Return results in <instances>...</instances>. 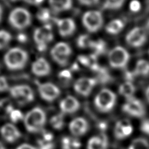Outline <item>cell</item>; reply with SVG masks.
Returning a JSON list of instances; mask_svg holds the SVG:
<instances>
[{"label": "cell", "mask_w": 149, "mask_h": 149, "mask_svg": "<svg viewBox=\"0 0 149 149\" xmlns=\"http://www.w3.org/2000/svg\"><path fill=\"white\" fill-rule=\"evenodd\" d=\"M81 146V143L76 139L65 137L62 140L63 149H78Z\"/></svg>", "instance_id": "d4e9b609"}, {"label": "cell", "mask_w": 149, "mask_h": 149, "mask_svg": "<svg viewBox=\"0 0 149 149\" xmlns=\"http://www.w3.org/2000/svg\"><path fill=\"white\" fill-rule=\"evenodd\" d=\"M141 130L145 134L149 135V119H145L141 122Z\"/></svg>", "instance_id": "d590c367"}, {"label": "cell", "mask_w": 149, "mask_h": 149, "mask_svg": "<svg viewBox=\"0 0 149 149\" xmlns=\"http://www.w3.org/2000/svg\"><path fill=\"white\" fill-rule=\"evenodd\" d=\"M135 75L146 76L149 74V62L144 59L137 61L135 68Z\"/></svg>", "instance_id": "cb8c5ba5"}, {"label": "cell", "mask_w": 149, "mask_h": 149, "mask_svg": "<svg viewBox=\"0 0 149 149\" xmlns=\"http://www.w3.org/2000/svg\"><path fill=\"white\" fill-rule=\"evenodd\" d=\"M24 125L29 132L36 133L43 129L46 122V115L43 110L36 107L27 112L24 118Z\"/></svg>", "instance_id": "7a4b0ae2"}, {"label": "cell", "mask_w": 149, "mask_h": 149, "mask_svg": "<svg viewBox=\"0 0 149 149\" xmlns=\"http://www.w3.org/2000/svg\"><path fill=\"white\" fill-rule=\"evenodd\" d=\"M80 104L78 100L72 96H68L60 102V109L65 114H73L79 109Z\"/></svg>", "instance_id": "ac0fdd59"}, {"label": "cell", "mask_w": 149, "mask_h": 149, "mask_svg": "<svg viewBox=\"0 0 149 149\" xmlns=\"http://www.w3.org/2000/svg\"><path fill=\"white\" fill-rule=\"evenodd\" d=\"M128 149H149V143L144 138L135 139L131 143Z\"/></svg>", "instance_id": "484cf974"}, {"label": "cell", "mask_w": 149, "mask_h": 149, "mask_svg": "<svg viewBox=\"0 0 149 149\" xmlns=\"http://www.w3.org/2000/svg\"><path fill=\"white\" fill-rule=\"evenodd\" d=\"M82 22L89 32H96L103 24V17L98 11H89L83 15Z\"/></svg>", "instance_id": "ba28073f"}, {"label": "cell", "mask_w": 149, "mask_h": 149, "mask_svg": "<svg viewBox=\"0 0 149 149\" xmlns=\"http://www.w3.org/2000/svg\"><path fill=\"white\" fill-rule=\"evenodd\" d=\"M93 41L87 35H81L77 40V44L81 48L91 47Z\"/></svg>", "instance_id": "4dcf8cb0"}, {"label": "cell", "mask_w": 149, "mask_h": 149, "mask_svg": "<svg viewBox=\"0 0 149 149\" xmlns=\"http://www.w3.org/2000/svg\"><path fill=\"white\" fill-rule=\"evenodd\" d=\"M79 2L84 6H94L99 1V0H78Z\"/></svg>", "instance_id": "74e56055"}, {"label": "cell", "mask_w": 149, "mask_h": 149, "mask_svg": "<svg viewBox=\"0 0 149 149\" xmlns=\"http://www.w3.org/2000/svg\"><path fill=\"white\" fill-rule=\"evenodd\" d=\"M148 52H149V51H148Z\"/></svg>", "instance_id": "c3c4849f"}, {"label": "cell", "mask_w": 149, "mask_h": 149, "mask_svg": "<svg viewBox=\"0 0 149 149\" xmlns=\"http://www.w3.org/2000/svg\"><path fill=\"white\" fill-rule=\"evenodd\" d=\"M147 40L145 30L141 27H135L127 33L125 37L127 43L132 47H140Z\"/></svg>", "instance_id": "8fae6325"}, {"label": "cell", "mask_w": 149, "mask_h": 149, "mask_svg": "<svg viewBox=\"0 0 149 149\" xmlns=\"http://www.w3.org/2000/svg\"><path fill=\"white\" fill-rule=\"evenodd\" d=\"M135 91V87L132 81H125L119 87V93L127 99L133 97Z\"/></svg>", "instance_id": "603a6c76"}, {"label": "cell", "mask_w": 149, "mask_h": 149, "mask_svg": "<svg viewBox=\"0 0 149 149\" xmlns=\"http://www.w3.org/2000/svg\"><path fill=\"white\" fill-rule=\"evenodd\" d=\"M106 43H104L103 40H99L98 41H93L91 48L93 49V50L95 51V55H101L102 53H104L106 51Z\"/></svg>", "instance_id": "f1b7e54d"}, {"label": "cell", "mask_w": 149, "mask_h": 149, "mask_svg": "<svg viewBox=\"0 0 149 149\" xmlns=\"http://www.w3.org/2000/svg\"><path fill=\"white\" fill-rule=\"evenodd\" d=\"M97 80L92 78H84L77 79L74 85V88L76 93L84 97H87L91 94L95 86H96Z\"/></svg>", "instance_id": "7c38bea8"}, {"label": "cell", "mask_w": 149, "mask_h": 149, "mask_svg": "<svg viewBox=\"0 0 149 149\" xmlns=\"http://www.w3.org/2000/svg\"><path fill=\"white\" fill-rule=\"evenodd\" d=\"M89 129V124L84 118L78 117L74 119L69 124V130L75 136L84 135Z\"/></svg>", "instance_id": "9a60e30c"}, {"label": "cell", "mask_w": 149, "mask_h": 149, "mask_svg": "<svg viewBox=\"0 0 149 149\" xmlns=\"http://www.w3.org/2000/svg\"><path fill=\"white\" fill-rule=\"evenodd\" d=\"M25 2H26L27 3L29 4H32V5H40L42 3H43V1L44 0H24Z\"/></svg>", "instance_id": "ab89813d"}, {"label": "cell", "mask_w": 149, "mask_h": 149, "mask_svg": "<svg viewBox=\"0 0 149 149\" xmlns=\"http://www.w3.org/2000/svg\"><path fill=\"white\" fill-rule=\"evenodd\" d=\"M145 95H146V99H147V101L149 102V86L147 87V89H146Z\"/></svg>", "instance_id": "7bdbcfd3"}, {"label": "cell", "mask_w": 149, "mask_h": 149, "mask_svg": "<svg viewBox=\"0 0 149 149\" xmlns=\"http://www.w3.org/2000/svg\"><path fill=\"white\" fill-rule=\"evenodd\" d=\"M37 18L38 20H40V21L43 22H47L51 18L50 10L45 8L40 9L37 13Z\"/></svg>", "instance_id": "1f68e13d"}, {"label": "cell", "mask_w": 149, "mask_h": 149, "mask_svg": "<svg viewBox=\"0 0 149 149\" xmlns=\"http://www.w3.org/2000/svg\"><path fill=\"white\" fill-rule=\"evenodd\" d=\"M28 61V53L19 47L11 49L4 56V63L11 70H21L26 65Z\"/></svg>", "instance_id": "6da1fadb"}, {"label": "cell", "mask_w": 149, "mask_h": 149, "mask_svg": "<svg viewBox=\"0 0 149 149\" xmlns=\"http://www.w3.org/2000/svg\"><path fill=\"white\" fill-rule=\"evenodd\" d=\"M49 3L54 11H68L72 6V0H49Z\"/></svg>", "instance_id": "44dd1931"}, {"label": "cell", "mask_w": 149, "mask_h": 149, "mask_svg": "<svg viewBox=\"0 0 149 149\" xmlns=\"http://www.w3.org/2000/svg\"><path fill=\"white\" fill-rule=\"evenodd\" d=\"M124 22L120 19H114L110 21L106 26V31L110 34L115 35L119 34L124 28Z\"/></svg>", "instance_id": "7402d4cb"}, {"label": "cell", "mask_w": 149, "mask_h": 149, "mask_svg": "<svg viewBox=\"0 0 149 149\" xmlns=\"http://www.w3.org/2000/svg\"><path fill=\"white\" fill-rule=\"evenodd\" d=\"M148 27H149V22L148 23Z\"/></svg>", "instance_id": "7dc6e473"}, {"label": "cell", "mask_w": 149, "mask_h": 149, "mask_svg": "<svg viewBox=\"0 0 149 149\" xmlns=\"http://www.w3.org/2000/svg\"><path fill=\"white\" fill-rule=\"evenodd\" d=\"M125 0H105L104 7L107 9H118L122 7Z\"/></svg>", "instance_id": "f546056e"}, {"label": "cell", "mask_w": 149, "mask_h": 149, "mask_svg": "<svg viewBox=\"0 0 149 149\" xmlns=\"http://www.w3.org/2000/svg\"><path fill=\"white\" fill-rule=\"evenodd\" d=\"M50 124L55 130H60L65 125V120L62 114L55 115L51 118Z\"/></svg>", "instance_id": "83f0119b"}, {"label": "cell", "mask_w": 149, "mask_h": 149, "mask_svg": "<svg viewBox=\"0 0 149 149\" xmlns=\"http://www.w3.org/2000/svg\"><path fill=\"white\" fill-rule=\"evenodd\" d=\"M32 72L38 77L46 76L51 72V66L46 59L39 58L32 63Z\"/></svg>", "instance_id": "e0dca14e"}, {"label": "cell", "mask_w": 149, "mask_h": 149, "mask_svg": "<svg viewBox=\"0 0 149 149\" xmlns=\"http://www.w3.org/2000/svg\"><path fill=\"white\" fill-rule=\"evenodd\" d=\"M12 1H18V0H12Z\"/></svg>", "instance_id": "bcb514c9"}, {"label": "cell", "mask_w": 149, "mask_h": 149, "mask_svg": "<svg viewBox=\"0 0 149 149\" xmlns=\"http://www.w3.org/2000/svg\"><path fill=\"white\" fill-rule=\"evenodd\" d=\"M27 40L26 36L24 34H19V36H18V40L19 41V42H24L26 40Z\"/></svg>", "instance_id": "b9f144b4"}, {"label": "cell", "mask_w": 149, "mask_h": 149, "mask_svg": "<svg viewBox=\"0 0 149 149\" xmlns=\"http://www.w3.org/2000/svg\"><path fill=\"white\" fill-rule=\"evenodd\" d=\"M108 143L107 137L102 133L89 139L87 144V149H107Z\"/></svg>", "instance_id": "ffe728a7"}, {"label": "cell", "mask_w": 149, "mask_h": 149, "mask_svg": "<svg viewBox=\"0 0 149 149\" xmlns=\"http://www.w3.org/2000/svg\"><path fill=\"white\" fill-rule=\"evenodd\" d=\"M0 149H6L5 146L1 142H0Z\"/></svg>", "instance_id": "f6af8a7d"}, {"label": "cell", "mask_w": 149, "mask_h": 149, "mask_svg": "<svg viewBox=\"0 0 149 149\" xmlns=\"http://www.w3.org/2000/svg\"><path fill=\"white\" fill-rule=\"evenodd\" d=\"M9 89V84L6 77L0 76V93L7 91Z\"/></svg>", "instance_id": "836d02e7"}, {"label": "cell", "mask_w": 149, "mask_h": 149, "mask_svg": "<svg viewBox=\"0 0 149 149\" xmlns=\"http://www.w3.org/2000/svg\"><path fill=\"white\" fill-rule=\"evenodd\" d=\"M60 77L64 79H68L71 78V72L68 70H64L61 72L60 74Z\"/></svg>", "instance_id": "f35d334b"}, {"label": "cell", "mask_w": 149, "mask_h": 149, "mask_svg": "<svg viewBox=\"0 0 149 149\" xmlns=\"http://www.w3.org/2000/svg\"><path fill=\"white\" fill-rule=\"evenodd\" d=\"M117 97L114 92L108 89H102L95 98L94 103L101 112H109L114 109L116 103Z\"/></svg>", "instance_id": "3957f363"}, {"label": "cell", "mask_w": 149, "mask_h": 149, "mask_svg": "<svg viewBox=\"0 0 149 149\" xmlns=\"http://www.w3.org/2000/svg\"><path fill=\"white\" fill-rule=\"evenodd\" d=\"M2 16H3V9H2V7L0 5V22H1V19H2Z\"/></svg>", "instance_id": "ee69618b"}, {"label": "cell", "mask_w": 149, "mask_h": 149, "mask_svg": "<svg viewBox=\"0 0 149 149\" xmlns=\"http://www.w3.org/2000/svg\"><path fill=\"white\" fill-rule=\"evenodd\" d=\"M38 91L42 98L47 102H53L58 98L61 90L56 85L52 83L41 84L38 86Z\"/></svg>", "instance_id": "4fadbf2b"}, {"label": "cell", "mask_w": 149, "mask_h": 149, "mask_svg": "<svg viewBox=\"0 0 149 149\" xmlns=\"http://www.w3.org/2000/svg\"><path fill=\"white\" fill-rule=\"evenodd\" d=\"M39 145V149H53L54 144L52 142L43 141L42 139L38 141Z\"/></svg>", "instance_id": "e575fe53"}, {"label": "cell", "mask_w": 149, "mask_h": 149, "mask_svg": "<svg viewBox=\"0 0 149 149\" xmlns=\"http://www.w3.org/2000/svg\"><path fill=\"white\" fill-rule=\"evenodd\" d=\"M122 109L125 113L135 118H142L146 114L145 105L140 100L134 97L127 99Z\"/></svg>", "instance_id": "30bf717a"}, {"label": "cell", "mask_w": 149, "mask_h": 149, "mask_svg": "<svg viewBox=\"0 0 149 149\" xmlns=\"http://www.w3.org/2000/svg\"><path fill=\"white\" fill-rule=\"evenodd\" d=\"M12 40L11 34L6 30H0V50L7 47Z\"/></svg>", "instance_id": "4316f807"}, {"label": "cell", "mask_w": 149, "mask_h": 149, "mask_svg": "<svg viewBox=\"0 0 149 149\" xmlns=\"http://www.w3.org/2000/svg\"><path fill=\"white\" fill-rule=\"evenodd\" d=\"M141 8V4L138 1H136V0H134V1H132L130 3V9L133 12H137Z\"/></svg>", "instance_id": "8d00e7d4"}, {"label": "cell", "mask_w": 149, "mask_h": 149, "mask_svg": "<svg viewBox=\"0 0 149 149\" xmlns=\"http://www.w3.org/2000/svg\"><path fill=\"white\" fill-rule=\"evenodd\" d=\"M9 113L10 115V118H11V121L13 123H17L24 118V115L19 110L13 109Z\"/></svg>", "instance_id": "d6a6232c"}, {"label": "cell", "mask_w": 149, "mask_h": 149, "mask_svg": "<svg viewBox=\"0 0 149 149\" xmlns=\"http://www.w3.org/2000/svg\"><path fill=\"white\" fill-rule=\"evenodd\" d=\"M52 28L49 24H45L37 28L34 33V39L40 51H45L47 45L53 40Z\"/></svg>", "instance_id": "8992f818"}, {"label": "cell", "mask_w": 149, "mask_h": 149, "mask_svg": "<svg viewBox=\"0 0 149 149\" xmlns=\"http://www.w3.org/2000/svg\"><path fill=\"white\" fill-rule=\"evenodd\" d=\"M17 149H38L34 146H33L28 144H22L20 146H19Z\"/></svg>", "instance_id": "60d3db41"}, {"label": "cell", "mask_w": 149, "mask_h": 149, "mask_svg": "<svg viewBox=\"0 0 149 149\" xmlns=\"http://www.w3.org/2000/svg\"><path fill=\"white\" fill-rule=\"evenodd\" d=\"M130 55L128 51L121 46L113 48L109 54L110 65L114 68H124L130 61Z\"/></svg>", "instance_id": "5b68a950"}, {"label": "cell", "mask_w": 149, "mask_h": 149, "mask_svg": "<svg viewBox=\"0 0 149 149\" xmlns=\"http://www.w3.org/2000/svg\"><path fill=\"white\" fill-rule=\"evenodd\" d=\"M9 22L13 27L17 30H23L29 26L32 22L30 13L22 7L13 10L9 17Z\"/></svg>", "instance_id": "277c9868"}, {"label": "cell", "mask_w": 149, "mask_h": 149, "mask_svg": "<svg viewBox=\"0 0 149 149\" xmlns=\"http://www.w3.org/2000/svg\"><path fill=\"white\" fill-rule=\"evenodd\" d=\"M133 132V126L127 120H122L117 122L114 128V135L118 139H124Z\"/></svg>", "instance_id": "2e32d148"}, {"label": "cell", "mask_w": 149, "mask_h": 149, "mask_svg": "<svg viewBox=\"0 0 149 149\" xmlns=\"http://www.w3.org/2000/svg\"><path fill=\"white\" fill-rule=\"evenodd\" d=\"M59 34L63 37H68L72 35L76 31V26L74 20L69 18L56 20Z\"/></svg>", "instance_id": "5bb4252c"}, {"label": "cell", "mask_w": 149, "mask_h": 149, "mask_svg": "<svg viewBox=\"0 0 149 149\" xmlns=\"http://www.w3.org/2000/svg\"><path fill=\"white\" fill-rule=\"evenodd\" d=\"M1 134L7 142L14 143L21 137L19 130L11 124H5L1 129Z\"/></svg>", "instance_id": "d6986e66"}, {"label": "cell", "mask_w": 149, "mask_h": 149, "mask_svg": "<svg viewBox=\"0 0 149 149\" xmlns=\"http://www.w3.org/2000/svg\"><path fill=\"white\" fill-rule=\"evenodd\" d=\"M72 55V49L68 43L59 42L51 51V55L55 62L61 66H66L68 63Z\"/></svg>", "instance_id": "52a82bcc"}, {"label": "cell", "mask_w": 149, "mask_h": 149, "mask_svg": "<svg viewBox=\"0 0 149 149\" xmlns=\"http://www.w3.org/2000/svg\"><path fill=\"white\" fill-rule=\"evenodd\" d=\"M12 97L20 102H30L34 101V94L31 87L26 85H17L10 89Z\"/></svg>", "instance_id": "9c48e42d"}]
</instances>
